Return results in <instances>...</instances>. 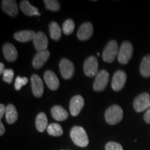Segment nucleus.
I'll return each mask as SVG.
<instances>
[{
  "mask_svg": "<svg viewBox=\"0 0 150 150\" xmlns=\"http://www.w3.org/2000/svg\"><path fill=\"white\" fill-rule=\"evenodd\" d=\"M105 150H123V148L117 142H109L105 146Z\"/></svg>",
  "mask_w": 150,
  "mask_h": 150,
  "instance_id": "c756f323",
  "label": "nucleus"
},
{
  "mask_svg": "<svg viewBox=\"0 0 150 150\" xmlns=\"http://www.w3.org/2000/svg\"><path fill=\"white\" fill-rule=\"evenodd\" d=\"M3 53L5 59L9 62H13L18 58L16 48L11 43H6L3 46Z\"/></svg>",
  "mask_w": 150,
  "mask_h": 150,
  "instance_id": "f3484780",
  "label": "nucleus"
},
{
  "mask_svg": "<svg viewBox=\"0 0 150 150\" xmlns=\"http://www.w3.org/2000/svg\"><path fill=\"white\" fill-rule=\"evenodd\" d=\"M1 8L8 16L16 17L18 13V7L16 1L4 0L1 1Z\"/></svg>",
  "mask_w": 150,
  "mask_h": 150,
  "instance_id": "2eb2a0df",
  "label": "nucleus"
},
{
  "mask_svg": "<svg viewBox=\"0 0 150 150\" xmlns=\"http://www.w3.org/2000/svg\"><path fill=\"white\" fill-rule=\"evenodd\" d=\"M4 132H5L4 126L3 123L1 122H0V135L2 136V135L4 134Z\"/></svg>",
  "mask_w": 150,
  "mask_h": 150,
  "instance_id": "473e14b6",
  "label": "nucleus"
},
{
  "mask_svg": "<svg viewBox=\"0 0 150 150\" xmlns=\"http://www.w3.org/2000/svg\"><path fill=\"white\" fill-rule=\"evenodd\" d=\"M93 33V27L91 22H84L80 26L77 31V37L80 40H88Z\"/></svg>",
  "mask_w": 150,
  "mask_h": 150,
  "instance_id": "ddd939ff",
  "label": "nucleus"
},
{
  "mask_svg": "<svg viewBox=\"0 0 150 150\" xmlns=\"http://www.w3.org/2000/svg\"><path fill=\"white\" fill-rule=\"evenodd\" d=\"M105 120L110 125H114L121 122L123 117V110L118 105H112L105 112Z\"/></svg>",
  "mask_w": 150,
  "mask_h": 150,
  "instance_id": "f03ea898",
  "label": "nucleus"
},
{
  "mask_svg": "<svg viewBox=\"0 0 150 150\" xmlns=\"http://www.w3.org/2000/svg\"><path fill=\"white\" fill-rule=\"evenodd\" d=\"M33 45L38 52L47 50L48 39L46 35L42 31H39L36 33L33 40Z\"/></svg>",
  "mask_w": 150,
  "mask_h": 150,
  "instance_id": "9d476101",
  "label": "nucleus"
},
{
  "mask_svg": "<svg viewBox=\"0 0 150 150\" xmlns=\"http://www.w3.org/2000/svg\"><path fill=\"white\" fill-rule=\"evenodd\" d=\"M133 54V46L129 41H125L121 45L117 54V60L121 64H127L130 61Z\"/></svg>",
  "mask_w": 150,
  "mask_h": 150,
  "instance_id": "20e7f679",
  "label": "nucleus"
},
{
  "mask_svg": "<svg viewBox=\"0 0 150 150\" xmlns=\"http://www.w3.org/2000/svg\"><path fill=\"white\" fill-rule=\"evenodd\" d=\"M31 83L33 95L35 97H42L44 92V86L40 76L38 74H33L31 77Z\"/></svg>",
  "mask_w": 150,
  "mask_h": 150,
  "instance_id": "f8f14e48",
  "label": "nucleus"
},
{
  "mask_svg": "<svg viewBox=\"0 0 150 150\" xmlns=\"http://www.w3.org/2000/svg\"><path fill=\"white\" fill-rule=\"evenodd\" d=\"M150 107V97L148 93H144L137 96L134 101V108L137 112H142Z\"/></svg>",
  "mask_w": 150,
  "mask_h": 150,
  "instance_id": "0eeeda50",
  "label": "nucleus"
},
{
  "mask_svg": "<svg viewBox=\"0 0 150 150\" xmlns=\"http://www.w3.org/2000/svg\"><path fill=\"white\" fill-rule=\"evenodd\" d=\"M109 79V74L106 70H102L99 71L95 76L93 83V89L96 92L104 91L107 86Z\"/></svg>",
  "mask_w": 150,
  "mask_h": 150,
  "instance_id": "39448f33",
  "label": "nucleus"
},
{
  "mask_svg": "<svg viewBox=\"0 0 150 150\" xmlns=\"http://www.w3.org/2000/svg\"><path fill=\"white\" fill-rule=\"evenodd\" d=\"M6 122L10 125L16 122L18 120V114L16 107L13 104H8L6 108Z\"/></svg>",
  "mask_w": 150,
  "mask_h": 150,
  "instance_id": "412c9836",
  "label": "nucleus"
},
{
  "mask_svg": "<svg viewBox=\"0 0 150 150\" xmlns=\"http://www.w3.org/2000/svg\"><path fill=\"white\" fill-rule=\"evenodd\" d=\"M62 150H63V149H62Z\"/></svg>",
  "mask_w": 150,
  "mask_h": 150,
  "instance_id": "f704fd0d",
  "label": "nucleus"
},
{
  "mask_svg": "<svg viewBox=\"0 0 150 150\" xmlns=\"http://www.w3.org/2000/svg\"><path fill=\"white\" fill-rule=\"evenodd\" d=\"M20 9L27 16H40L38 9L36 7L33 6L27 0H24V1H22L20 4Z\"/></svg>",
  "mask_w": 150,
  "mask_h": 150,
  "instance_id": "aec40b11",
  "label": "nucleus"
},
{
  "mask_svg": "<svg viewBox=\"0 0 150 150\" xmlns=\"http://www.w3.org/2000/svg\"><path fill=\"white\" fill-rule=\"evenodd\" d=\"M140 74L144 77L150 76V55L145 56L143 58L140 66Z\"/></svg>",
  "mask_w": 150,
  "mask_h": 150,
  "instance_id": "5701e85b",
  "label": "nucleus"
},
{
  "mask_svg": "<svg viewBox=\"0 0 150 150\" xmlns=\"http://www.w3.org/2000/svg\"><path fill=\"white\" fill-rule=\"evenodd\" d=\"M6 108L5 106L3 104H0V118H2L4 115H5L6 113Z\"/></svg>",
  "mask_w": 150,
  "mask_h": 150,
  "instance_id": "2f4dec72",
  "label": "nucleus"
},
{
  "mask_svg": "<svg viewBox=\"0 0 150 150\" xmlns=\"http://www.w3.org/2000/svg\"><path fill=\"white\" fill-rule=\"evenodd\" d=\"M47 117L44 112H40L35 118V127L39 132H44L47 129Z\"/></svg>",
  "mask_w": 150,
  "mask_h": 150,
  "instance_id": "4be33fe9",
  "label": "nucleus"
},
{
  "mask_svg": "<svg viewBox=\"0 0 150 150\" xmlns=\"http://www.w3.org/2000/svg\"><path fill=\"white\" fill-rule=\"evenodd\" d=\"M36 35L33 31L31 30H25V31H21L16 32L14 34V38L16 40L21 42H27L29 41L33 40L34 38Z\"/></svg>",
  "mask_w": 150,
  "mask_h": 150,
  "instance_id": "a211bd4d",
  "label": "nucleus"
},
{
  "mask_svg": "<svg viewBox=\"0 0 150 150\" xmlns=\"http://www.w3.org/2000/svg\"><path fill=\"white\" fill-rule=\"evenodd\" d=\"M5 70L6 69L4 68V65L2 63H0V74H2L5 71Z\"/></svg>",
  "mask_w": 150,
  "mask_h": 150,
  "instance_id": "72a5a7b5",
  "label": "nucleus"
},
{
  "mask_svg": "<svg viewBox=\"0 0 150 150\" xmlns=\"http://www.w3.org/2000/svg\"><path fill=\"white\" fill-rule=\"evenodd\" d=\"M47 131L48 134L52 136H61L63 134L61 126L57 123H52L48 125Z\"/></svg>",
  "mask_w": 150,
  "mask_h": 150,
  "instance_id": "393cba45",
  "label": "nucleus"
},
{
  "mask_svg": "<svg viewBox=\"0 0 150 150\" xmlns=\"http://www.w3.org/2000/svg\"><path fill=\"white\" fill-rule=\"evenodd\" d=\"M127 81V74L122 70H118L115 72L112 79L111 86L113 91L116 92L122 89Z\"/></svg>",
  "mask_w": 150,
  "mask_h": 150,
  "instance_id": "1a4fd4ad",
  "label": "nucleus"
},
{
  "mask_svg": "<svg viewBox=\"0 0 150 150\" xmlns=\"http://www.w3.org/2000/svg\"><path fill=\"white\" fill-rule=\"evenodd\" d=\"M83 71L86 76L93 77L97 74L98 71V61L95 56H90L86 59L83 65Z\"/></svg>",
  "mask_w": 150,
  "mask_h": 150,
  "instance_id": "423d86ee",
  "label": "nucleus"
},
{
  "mask_svg": "<svg viewBox=\"0 0 150 150\" xmlns=\"http://www.w3.org/2000/svg\"><path fill=\"white\" fill-rule=\"evenodd\" d=\"M50 56V53L48 50L38 52L33 59L32 65L35 69H39L44 65L46 61H47Z\"/></svg>",
  "mask_w": 150,
  "mask_h": 150,
  "instance_id": "dca6fc26",
  "label": "nucleus"
},
{
  "mask_svg": "<svg viewBox=\"0 0 150 150\" xmlns=\"http://www.w3.org/2000/svg\"><path fill=\"white\" fill-rule=\"evenodd\" d=\"M50 34L52 39L54 40H59L61 37V30L59 25L56 22H52L49 25Z\"/></svg>",
  "mask_w": 150,
  "mask_h": 150,
  "instance_id": "b1692460",
  "label": "nucleus"
},
{
  "mask_svg": "<svg viewBox=\"0 0 150 150\" xmlns=\"http://www.w3.org/2000/svg\"><path fill=\"white\" fill-rule=\"evenodd\" d=\"M60 72L65 79H70L74 73V66L73 63L67 59H62L59 63Z\"/></svg>",
  "mask_w": 150,
  "mask_h": 150,
  "instance_id": "6e6552de",
  "label": "nucleus"
},
{
  "mask_svg": "<svg viewBox=\"0 0 150 150\" xmlns=\"http://www.w3.org/2000/svg\"><path fill=\"white\" fill-rule=\"evenodd\" d=\"M70 137L73 142L81 147H85L89 143L87 133L83 127L75 126L70 131Z\"/></svg>",
  "mask_w": 150,
  "mask_h": 150,
  "instance_id": "f257e3e1",
  "label": "nucleus"
},
{
  "mask_svg": "<svg viewBox=\"0 0 150 150\" xmlns=\"http://www.w3.org/2000/svg\"><path fill=\"white\" fill-rule=\"evenodd\" d=\"M84 106V99L81 95H76L71 99L70 112L72 116H77Z\"/></svg>",
  "mask_w": 150,
  "mask_h": 150,
  "instance_id": "9b49d317",
  "label": "nucleus"
},
{
  "mask_svg": "<svg viewBox=\"0 0 150 150\" xmlns=\"http://www.w3.org/2000/svg\"><path fill=\"white\" fill-rule=\"evenodd\" d=\"M44 80L47 86L52 91H56L59 87V81L55 73L51 70H47L44 74Z\"/></svg>",
  "mask_w": 150,
  "mask_h": 150,
  "instance_id": "4468645a",
  "label": "nucleus"
},
{
  "mask_svg": "<svg viewBox=\"0 0 150 150\" xmlns=\"http://www.w3.org/2000/svg\"><path fill=\"white\" fill-rule=\"evenodd\" d=\"M29 79L27 77H21V76H17L15 81V88L16 91L21 90L22 86H25L28 83Z\"/></svg>",
  "mask_w": 150,
  "mask_h": 150,
  "instance_id": "c85d7f7f",
  "label": "nucleus"
},
{
  "mask_svg": "<svg viewBox=\"0 0 150 150\" xmlns=\"http://www.w3.org/2000/svg\"><path fill=\"white\" fill-rule=\"evenodd\" d=\"M118 45L115 40H110L105 47L102 53V59L106 63H112L118 54Z\"/></svg>",
  "mask_w": 150,
  "mask_h": 150,
  "instance_id": "7ed1b4c3",
  "label": "nucleus"
},
{
  "mask_svg": "<svg viewBox=\"0 0 150 150\" xmlns=\"http://www.w3.org/2000/svg\"><path fill=\"white\" fill-rule=\"evenodd\" d=\"M45 4L47 10L52 11H58L60 10V4L56 0H45Z\"/></svg>",
  "mask_w": 150,
  "mask_h": 150,
  "instance_id": "bb28decb",
  "label": "nucleus"
},
{
  "mask_svg": "<svg viewBox=\"0 0 150 150\" xmlns=\"http://www.w3.org/2000/svg\"><path fill=\"white\" fill-rule=\"evenodd\" d=\"M75 24L74 22L71 19H67L63 22V27H62V31L65 35H70L73 33L74 29Z\"/></svg>",
  "mask_w": 150,
  "mask_h": 150,
  "instance_id": "a878e982",
  "label": "nucleus"
},
{
  "mask_svg": "<svg viewBox=\"0 0 150 150\" xmlns=\"http://www.w3.org/2000/svg\"><path fill=\"white\" fill-rule=\"evenodd\" d=\"M14 77V72L12 69H6L3 73V80L7 83H11Z\"/></svg>",
  "mask_w": 150,
  "mask_h": 150,
  "instance_id": "cd10ccee",
  "label": "nucleus"
},
{
  "mask_svg": "<svg viewBox=\"0 0 150 150\" xmlns=\"http://www.w3.org/2000/svg\"><path fill=\"white\" fill-rule=\"evenodd\" d=\"M51 113L54 119L57 121L65 120L68 117V112L62 106L59 105L54 106L52 108Z\"/></svg>",
  "mask_w": 150,
  "mask_h": 150,
  "instance_id": "6ab92c4d",
  "label": "nucleus"
},
{
  "mask_svg": "<svg viewBox=\"0 0 150 150\" xmlns=\"http://www.w3.org/2000/svg\"><path fill=\"white\" fill-rule=\"evenodd\" d=\"M144 120L146 122L150 124V108L146 111L145 115H144Z\"/></svg>",
  "mask_w": 150,
  "mask_h": 150,
  "instance_id": "7c9ffc66",
  "label": "nucleus"
}]
</instances>
